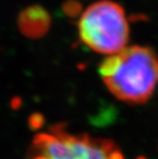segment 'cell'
<instances>
[{"instance_id":"obj_1","label":"cell","mask_w":158,"mask_h":159,"mask_svg":"<svg viewBox=\"0 0 158 159\" xmlns=\"http://www.w3.org/2000/svg\"><path fill=\"white\" fill-rule=\"evenodd\" d=\"M99 73L107 89L126 104H144L158 83V59L152 48L133 45L107 56Z\"/></svg>"},{"instance_id":"obj_2","label":"cell","mask_w":158,"mask_h":159,"mask_svg":"<svg viewBox=\"0 0 158 159\" xmlns=\"http://www.w3.org/2000/svg\"><path fill=\"white\" fill-rule=\"evenodd\" d=\"M27 159H124V155L110 139L72 134L58 123L47 133L36 134Z\"/></svg>"},{"instance_id":"obj_3","label":"cell","mask_w":158,"mask_h":159,"mask_svg":"<svg viewBox=\"0 0 158 159\" xmlns=\"http://www.w3.org/2000/svg\"><path fill=\"white\" fill-rule=\"evenodd\" d=\"M81 41L102 55H114L126 47L129 26L123 7L111 0H100L81 13L78 22Z\"/></svg>"},{"instance_id":"obj_4","label":"cell","mask_w":158,"mask_h":159,"mask_svg":"<svg viewBox=\"0 0 158 159\" xmlns=\"http://www.w3.org/2000/svg\"><path fill=\"white\" fill-rule=\"evenodd\" d=\"M52 26V16L44 7L31 5L19 15L18 27L20 32L27 38H42Z\"/></svg>"},{"instance_id":"obj_5","label":"cell","mask_w":158,"mask_h":159,"mask_svg":"<svg viewBox=\"0 0 158 159\" xmlns=\"http://www.w3.org/2000/svg\"><path fill=\"white\" fill-rule=\"evenodd\" d=\"M62 11L68 18H77V16H81L82 11V5L76 0H67L63 3Z\"/></svg>"},{"instance_id":"obj_6","label":"cell","mask_w":158,"mask_h":159,"mask_svg":"<svg viewBox=\"0 0 158 159\" xmlns=\"http://www.w3.org/2000/svg\"><path fill=\"white\" fill-rule=\"evenodd\" d=\"M28 125L32 130L40 129L44 125V117L40 113H33L30 115L28 119Z\"/></svg>"},{"instance_id":"obj_7","label":"cell","mask_w":158,"mask_h":159,"mask_svg":"<svg viewBox=\"0 0 158 159\" xmlns=\"http://www.w3.org/2000/svg\"><path fill=\"white\" fill-rule=\"evenodd\" d=\"M22 106V100L20 97H15L11 102V107L13 110H18Z\"/></svg>"}]
</instances>
